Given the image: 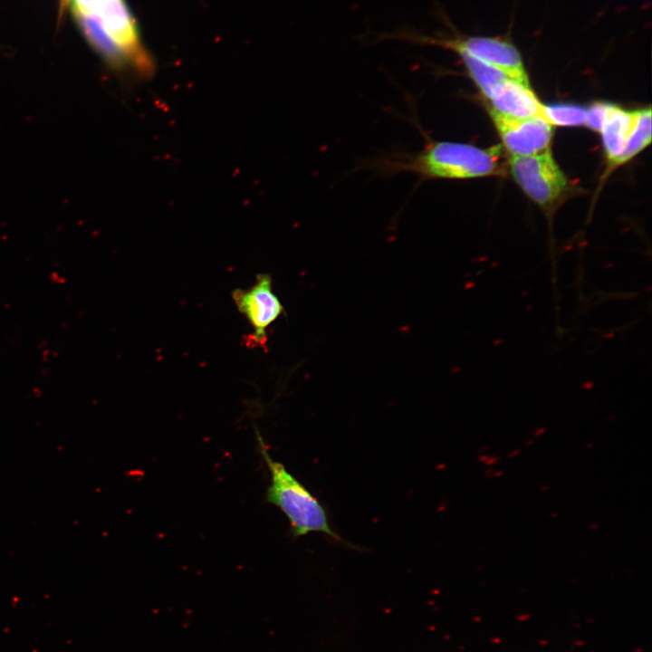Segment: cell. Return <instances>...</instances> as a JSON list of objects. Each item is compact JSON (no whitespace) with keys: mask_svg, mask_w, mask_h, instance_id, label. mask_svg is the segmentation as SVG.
<instances>
[{"mask_svg":"<svg viewBox=\"0 0 652 652\" xmlns=\"http://www.w3.org/2000/svg\"><path fill=\"white\" fill-rule=\"evenodd\" d=\"M416 152L388 154L371 160L368 167L379 174L411 173L421 182L431 179H465L499 174L498 148L483 149L473 145L437 141L425 137Z\"/></svg>","mask_w":652,"mask_h":652,"instance_id":"6da1fadb","label":"cell"},{"mask_svg":"<svg viewBox=\"0 0 652 652\" xmlns=\"http://www.w3.org/2000/svg\"><path fill=\"white\" fill-rule=\"evenodd\" d=\"M260 452L270 472L266 501L286 516L291 534L300 537L309 532H322L334 541L348 544L331 526L328 514L320 501L280 462L273 460L260 434L256 432Z\"/></svg>","mask_w":652,"mask_h":652,"instance_id":"7a4b0ae2","label":"cell"},{"mask_svg":"<svg viewBox=\"0 0 652 652\" xmlns=\"http://www.w3.org/2000/svg\"><path fill=\"white\" fill-rule=\"evenodd\" d=\"M382 39L404 40L415 44L432 45L451 51L463 50L496 68L509 79L530 87L529 79L517 48L506 40L487 36L428 35L414 31L386 34Z\"/></svg>","mask_w":652,"mask_h":652,"instance_id":"3957f363","label":"cell"},{"mask_svg":"<svg viewBox=\"0 0 652 652\" xmlns=\"http://www.w3.org/2000/svg\"><path fill=\"white\" fill-rule=\"evenodd\" d=\"M509 164L516 182L538 205L549 206L564 194L567 179L550 150L531 156H512Z\"/></svg>","mask_w":652,"mask_h":652,"instance_id":"277c9868","label":"cell"},{"mask_svg":"<svg viewBox=\"0 0 652 652\" xmlns=\"http://www.w3.org/2000/svg\"><path fill=\"white\" fill-rule=\"evenodd\" d=\"M91 13L126 61L132 62L140 72H149V59L139 46L135 24L124 1L98 0Z\"/></svg>","mask_w":652,"mask_h":652,"instance_id":"5b68a950","label":"cell"},{"mask_svg":"<svg viewBox=\"0 0 652 652\" xmlns=\"http://www.w3.org/2000/svg\"><path fill=\"white\" fill-rule=\"evenodd\" d=\"M232 298L254 330L253 343L264 346L266 329L283 313V306L273 290L271 276L258 274L254 285L246 290L235 289Z\"/></svg>","mask_w":652,"mask_h":652,"instance_id":"8992f818","label":"cell"},{"mask_svg":"<svg viewBox=\"0 0 652 652\" xmlns=\"http://www.w3.org/2000/svg\"><path fill=\"white\" fill-rule=\"evenodd\" d=\"M491 117L512 156H531L549 150L552 129L542 117L517 119L494 110H491Z\"/></svg>","mask_w":652,"mask_h":652,"instance_id":"52a82bcc","label":"cell"},{"mask_svg":"<svg viewBox=\"0 0 652 652\" xmlns=\"http://www.w3.org/2000/svg\"><path fill=\"white\" fill-rule=\"evenodd\" d=\"M495 111L512 118L542 117V104L531 87L511 79L497 83L488 97Z\"/></svg>","mask_w":652,"mask_h":652,"instance_id":"ba28073f","label":"cell"},{"mask_svg":"<svg viewBox=\"0 0 652 652\" xmlns=\"http://www.w3.org/2000/svg\"><path fill=\"white\" fill-rule=\"evenodd\" d=\"M634 122L633 111L614 106L600 129L608 158L612 165L625 149Z\"/></svg>","mask_w":652,"mask_h":652,"instance_id":"9c48e42d","label":"cell"},{"mask_svg":"<svg viewBox=\"0 0 652 652\" xmlns=\"http://www.w3.org/2000/svg\"><path fill=\"white\" fill-rule=\"evenodd\" d=\"M72 12L88 40L110 63L121 65L127 62L122 53L109 38L92 13L82 12L75 8H72Z\"/></svg>","mask_w":652,"mask_h":652,"instance_id":"30bf717a","label":"cell"},{"mask_svg":"<svg viewBox=\"0 0 652 652\" xmlns=\"http://www.w3.org/2000/svg\"><path fill=\"white\" fill-rule=\"evenodd\" d=\"M634 122L622 154L611 165L618 167L630 160L651 141V109L633 111Z\"/></svg>","mask_w":652,"mask_h":652,"instance_id":"8fae6325","label":"cell"},{"mask_svg":"<svg viewBox=\"0 0 652 652\" xmlns=\"http://www.w3.org/2000/svg\"><path fill=\"white\" fill-rule=\"evenodd\" d=\"M463 61L470 77L478 86L482 93L489 97L493 88L503 80L509 79L496 68L484 62L463 50L453 51Z\"/></svg>","mask_w":652,"mask_h":652,"instance_id":"7c38bea8","label":"cell"},{"mask_svg":"<svg viewBox=\"0 0 652 652\" xmlns=\"http://www.w3.org/2000/svg\"><path fill=\"white\" fill-rule=\"evenodd\" d=\"M542 118L550 125L577 126L585 124L586 110L571 104L543 105Z\"/></svg>","mask_w":652,"mask_h":652,"instance_id":"4fadbf2b","label":"cell"},{"mask_svg":"<svg viewBox=\"0 0 652 652\" xmlns=\"http://www.w3.org/2000/svg\"><path fill=\"white\" fill-rule=\"evenodd\" d=\"M614 105L608 103H594L586 110L585 124L591 129L600 131L602 125Z\"/></svg>","mask_w":652,"mask_h":652,"instance_id":"5bb4252c","label":"cell"},{"mask_svg":"<svg viewBox=\"0 0 652 652\" xmlns=\"http://www.w3.org/2000/svg\"><path fill=\"white\" fill-rule=\"evenodd\" d=\"M72 8L82 12H91L98 0H71Z\"/></svg>","mask_w":652,"mask_h":652,"instance_id":"9a60e30c","label":"cell"}]
</instances>
